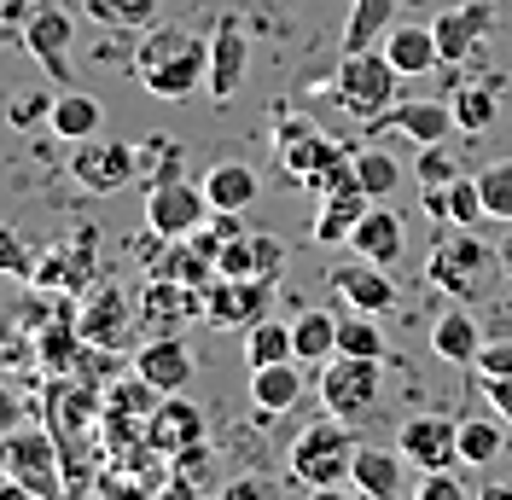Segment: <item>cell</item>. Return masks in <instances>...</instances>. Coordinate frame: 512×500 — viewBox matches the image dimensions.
Here are the masks:
<instances>
[{
  "instance_id": "6da1fadb",
  "label": "cell",
  "mask_w": 512,
  "mask_h": 500,
  "mask_svg": "<svg viewBox=\"0 0 512 500\" xmlns=\"http://www.w3.org/2000/svg\"><path fill=\"white\" fill-rule=\"evenodd\" d=\"M128 70L152 99H187L210 82V41L181 24H152V30H140Z\"/></svg>"
},
{
  "instance_id": "7a4b0ae2",
  "label": "cell",
  "mask_w": 512,
  "mask_h": 500,
  "mask_svg": "<svg viewBox=\"0 0 512 500\" xmlns=\"http://www.w3.org/2000/svg\"><path fill=\"white\" fill-rule=\"evenodd\" d=\"M507 268V256L495 245H483L472 227H460V233H448L443 245L431 250V262H425V280L448 291L454 303H478L495 291V274Z\"/></svg>"
},
{
  "instance_id": "3957f363",
  "label": "cell",
  "mask_w": 512,
  "mask_h": 500,
  "mask_svg": "<svg viewBox=\"0 0 512 500\" xmlns=\"http://www.w3.org/2000/svg\"><path fill=\"white\" fill-rule=\"evenodd\" d=\"M355 448H361L355 425H350V419H338V413H326V419H315V425H303V431H297V442H291V454H286V471L303 483V489L350 483Z\"/></svg>"
},
{
  "instance_id": "277c9868",
  "label": "cell",
  "mask_w": 512,
  "mask_h": 500,
  "mask_svg": "<svg viewBox=\"0 0 512 500\" xmlns=\"http://www.w3.org/2000/svg\"><path fill=\"white\" fill-rule=\"evenodd\" d=\"M396 88H402V70L384 59V47H367V53H344L338 70H332V99L361 117V123H379L384 111L396 105Z\"/></svg>"
},
{
  "instance_id": "5b68a950",
  "label": "cell",
  "mask_w": 512,
  "mask_h": 500,
  "mask_svg": "<svg viewBox=\"0 0 512 500\" xmlns=\"http://www.w3.org/2000/svg\"><path fill=\"white\" fill-rule=\"evenodd\" d=\"M0 471H6L12 483H24L30 495H41V500L70 495L53 425H18V431H6V437H0Z\"/></svg>"
},
{
  "instance_id": "8992f818",
  "label": "cell",
  "mask_w": 512,
  "mask_h": 500,
  "mask_svg": "<svg viewBox=\"0 0 512 500\" xmlns=\"http://www.w3.org/2000/svg\"><path fill=\"white\" fill-rule=\"evenodd\" d=\"M379 390H384V367L373 355H332L320 367V402H326V413H338L350 425H361L379 407Z\"/></svg>"
},
{
  "instance_id": "52a82bcc",
  "label": "cell",
  "mask_w": 512,
  "mask_h": 500,
  "mask_svg": "<svg viewBox=\"0 0 512 500\" xmlns=\"http://www.w3.org/2000/svg\"><path fill=\"white\" fill-rule=\"evenodd\" d=\"M268 303H274V280H262V274H251V280L216 274L204 285V320L216 332H251L256 320H268Z\"/></svg>"
},
{
  "instance_id": "ba28073f",
  "label": "cell",
  "mask_w": 512,
  "mask_h": 500,
  "mask_svg": "<svg viewBox=\"0 0 512 500\" xmlns=\"http://www.w3.org/2000/svg\"><path fill=\"white\" fill-rule=\"evenodd\" d=\"M70 175H76V187L82 192H123L134 175H140V146H128V140H76V157H70Z\"/></svg>"
},
{
  "instance_id": "9c48e42d",
  "label": "cell",
  "mask_w": 512,
  "mask_h": 500,
  "mask_svg": "<svg viewBox=\"0 0 512 500\" xmlns=\"http://www.w3.org/2000/svg\"><path fill=\"white\" fill-rule=\"evenodd\" d=\"M396 448H402V460L414 471L460 466V419H448V413H414V419H402Z\"/></svg>"
},
{
  "instance_id": "30bf717a",
  "label": "cell",
  "mask_w": 512,
  "mask_h": 500,
  "mask_svg": "<svg viewBox=\"0 0 512 500\" xmlns=\"http://www.w3.org/2000/svg\"><path fill=\"white\" fill-rule=\"evenodd\" d=\"M204 221H210V198H204V187H192L187 175L163 181V187H146V227L158 239H192Z\"/></svg>"
},
{
  "instance_id": "8fae6325",
  "label": "cell",
  "mask_w": 512,
  "mask_h": 500,
  "mask_svg": "<svg viewBox=\"0 0 512 500\" xmlns=\"http://www.w3.org/2000/svg\"><path fill=\"white\" fill-rule=\"evenodd\" d=\"M134 314H140V309H128V291H123V285H111V280L88 285V291H82V309H76L82 344H88V349H123Z\"/></svg>"
},
{
  "instance_id": "7c38bea8",
  "label": "cell",
  "mask_w": 512,
  "mask_h": 500,
  "mask_svg": "<svg viewBox=\"0 0 512 500\" xmlns=\"http://www.w3.org/2000/svg\"><path fill=\"white\" fill-rule=\"evenodd\" d=\"M70 35H76V18H70L64 6H30V18H24V47H30V59L47 70L53 88L70 82Z\"/></svg>"
},
{
  "instance_id": "4fadbf2b",
  "label": "cell",
  "mask_w": 512,
  "mask_h": 500,
  "mask_svg": "<svg viewBox=\"0 0 512 500\" xmlns=\"http://www.w3.org/2000/svg\"><path fill=\"white\" fill-rule=\"evenodd\" d=\"M204 314V291L198 285H181V280H158L140 291V326L152 332V338H181V326Z\"/></svg>"
},
{
  "instance_id": "5bb4252c",
  "label": "cell",
  "mask_w": 512,
  "mask_h": 500,
  "mask_svg": "<svg viewBox=\"0 0 512 500\" xmlns=\"http://www.w3.org/2000/svg\"><path fill=\"white\" fill-rule=\"evenodd\" d=\"M245 76H251V35H245L239 18H222L216 35H210V82H204V94L227 105L245 88Z\"/></svg>"
},
{
  "instance_id": "9a60e30c",
  "label": "cell",
  "mask_w": 512,
  "mask_h": 500,
  "mask_svg": "<svg viewBox=\"0 0 512 500\" xmlns=\"http://www.w3.org/2000/svg\"><path fill=\"white\" fill-rule=\"evenodd\" d=\"M274 152H280V169H286L291 181H297V187H309V181H315V169L338 152V146H332L309 117H280V128H274Z\"/></svg>"
},
{
  "instance_id": "2e32d148",
  "label": "cell",
  "mask_w": 512,
  "mask_h": 500,
  "mask_svg": "<svg viewBox=\"0 0 512 500\" xmlns=\"http://www.w3.org/2000/svg\"><path fill=\"white\" fill-rule=\"evenodd\" d=\"M94 233L82 227V233H70L64 245H53L41 262H35V285H53L59 297H76V291H88L94 280Z\"/></svg>"
},
{
  "instance_id": "e0dca14e",
  "label": "cell",
  "mask_w": 512,
  "mask_h": 500,
  "mask_svg": "<svg viewBox=\"0 0 512 500\" xmlns=\"http://www.w3.org/2000/svg\"><path fill=\"white\" fill-rule=\"evenodd\" d=\"M192 442H204V407L187 402V390H181V396H163L158 413L146 419V448L163 454V460H175Z\"/></svg>"
},
{
  "instance_id": "ac0fdd59",
  "label": "cell",
  "mask_w": 512,
  "mask_h": 500,
  "mask_svg": "<svg viewBox=\"0 0 512 500\" xmlns=\"http://www.w3.org/2000/svg\"><path fill=\"white\" fill-rule=\"evenodd\" d=\"M134 373L146 378L152 390H163V396H181L192 384V349L181 338H146L134 349Z\"/></svg>"
},
{
  "instance_id": "d6986e66",
  "label": "cell",
  "mask_w": 512,
  "mask_h": 500,
  "mask_svg": "<svg viewBox=\"0 0 512 500\" xmlns=\"http://www.w3.org/2000/svg\"><path fill=\"white\" fill-rule=\"evenodd\" d=\"M332 291L350 303V309H367V314H384L396 309V280H390V268L379 262H344V268H332Z\"/></svg>"
},
{
  "instance_id": "ffe728a7",
  "label": "cell",
  "mask_w": 512,
  "mask_h": 500,
  "mask_svg": "<svg viewBox=\"0 0 512 500\" xmlns=\"http://www.w3.org/2000/svg\"><path fill=\"white\" fill-rule=\"evenodd\" d=\"M350 250H355V256H367V262H379V268L402 262V250H408V227H402V216L390 210V198H384V204H373L367 216L355 221Z\"/></svg>"
},
{
  "instance_id": "44dd1931",
  "label": "cell",
  "mask_w": 512,
  "mask_h": 500,
  "mask_svg": "<svg viewBox=\"0 0 512 500\" xmlns=\"http://www.w3.org/2000/svg\"><path fill=\"white\" fill-rule=\"evenodd\" d=\"M402 471H408L402 448L361 442V448H355V466H350V483L361 489V495H373V500H396L402 495Z\"/></svg>"
},
{
  "instance_id": "7402d4cb",
  "label": "cell",
  "mask_w": 512,
  "mask_h": 500,
  "mask_svg": "<svg viewBox=\"0 0 512 500\" xmlns=\"http://www.w3.org/2000/svg\"><path fill=\"white\" fill-rule=\"evenodd\" d=\"M384 59L396 64L402 76H431V70L443 64L437 30H431V24H390V30H384Z\"/></svg>"
},
{
  "instance_id": "603a6c76",
  "label": "cell",
  "mask_w": 512,
  "mask_h": 500,
  "mask_svg": "<svg viewBox=\"0 0 512 500\" xmlns=\"http://www.w3.org/2000/svg\"><path fill=\"white\" fill-rule=\"evenodd\" d=\"M478 349H483L478 314L472 309L437 314V326H431V355H437V361H448V367H478Z\"/></svg>"
},
{
  "instance_id": "cb8c5ba5",
  "label": "cell",
  "mask_w": 512,
  "mask_h": 500,
  "mask_svg": "<svg viewBox=\"0 0 512 500\" xmlns=\"http://www.w3.org/2000/svg\"><path fill=\"white\" fill-rule=\"evenodd\" d=\"M384 123L402 128L414 146H443L448 128H454V105H437V99H396L384 111Z\"/></svg>"
},
{
  "instance_id": "d4e9b609",
  "label": "cell",
  "mask_w": 512,
  "mask_h": 500,
  "mask_svg": "<svg viewBox=\"0 0 512 500\" xmlns=\"http://www.w3.org/2000/svg\"><path fill=\"white\" fill-rule=\"evenodd\" d=\"M373 210V198L355 187H338V192H326L320 198V216H315V245H350V233H355V221Z\"/></svg>"
},
{
  "instance_id": "484cf974",
  "label": "cell",
  "mask_w": 512,
  "mask_h": 500,
  "mask_svg": "<svg viewBox=\"0 0 512 500\" xmlns=\"http://www.w3.org/2000/svg\"><path fill=\"white\" fill-rule=\"evenodd\" d=\"M204 198H210V210H251L256 192H262V181H256L251 163H239V157H227V163H216V169H204Z\"/></svg>"
},
{
  "instance_id": "4316f807",
  "label": "cell",
  "mask_w": 512,
  "mask_h": 500,
  "mask_svg": "<svg viewBox=\"0 0 512 500\" xmlns=\"http://www.w3.org/2000/svg\"><path fill=\"white\" fill-rule=\"evenodd\" d=\"M303 361H274V367H251V402L256 413H291V407L303 402V373H297Z\"/></svg>"
},
{
  "instance_id": "83f0119b",
  "label": "cell",
  "mask_w": 512,
  "mask_h": 500,
  "mask_svg": "<svg viewBox=\"0 0 512 500\" xmlns=\"http://www.w3.org/2000/svg\"><path fill=\"white\" fill-rule=\"evenodd\" d=\"M99 123H105V105H99L94 94H76V88H59L53 94V117H47V128L59 134V140H94Z\"/></svg>"
},
{
  "instance_id": "f1b7e54d",
  "label": "cell",
  "mask_w": 512,
  "mask_h": 500,
  "mask_svg": "<svg viewBox=\"0 0 512 500\" xmlns=\"http://www.w3.org/2000/svg\"><path fill=\"white\" fill-rule=\"evenodd\" d=\"M431 30H437L443 64H460V59H466V53L483 41V30H489V12L472 0V6H460V12H437V18H431Z\"/></svg>"
},
{
  "instance_id": "f546056e",
  "label": "cell",
  "mask_w": 512,
  "mask_h": 500,
  "mask_svg": "<svg viewBox=\"0 0 512 500\" xmlns=\"http://www.w3.org/2000/svg\"><path fill=\"white\" fill-rule=\"evenodd\" d=\"M291 344H297V361H309V367H326V361L338 355V314L303 309L297 320H291Z\"/></svg>"
},
{
  "instance_id": "4dcf8cb0",
  "label": "cell",
  "mask_w": 512,
  "mask_h": 500,
  "mask_svg": "<svg viewBox=\"0 0 512 500\" xmlns=\"http://www.w3.org/2000/svg\"><path fill=\"white\" fill-rule=\"evenodd\" d=\"M396 24V0H350V24H344V53L379 47V35Z\"/></svg>"
},
{
  "instance_id": "1f68e13d",
  "label": "cell",
  "mask_w": 512,
  "mask_h": 500,
  "mask_svg": "<svg viewBox=\"0 0 512 500\" xmlns=\"http://www.w3.org/2000/svg\"><path fill=\"white\" fill-rule=\"evenodd\" d=\"M402 175H408V169H402V163H396L390 152H379V146H367V152H355V187L367 192L373 204H384L390 192L402 187Z\"/></svg>"
},
{
  "instance_id": "d6a6232c",
  "label": "cell",
  "mask_w": 512,
  "mask_h": 500,
  "mask_svg": "<svg viewBox=\"0 0 512 500\" xmlns=\"http://www.w3.org/2000/svg\"><path fill=\"white\" fill-rule=\"evenodd\" d=\"M245 355H251V367H274V361H297V344H291V326L286 320H256L251 332H245Z\"/></svg>"
},
{
  "instance_id": "836d02e7",
  "label": "cell",
  "mask_w": 512,
  "mask_h": 500,
  "mask_svg": "<svg viewBox=\"0 0 512 500\" xmlns=\"http://www.w3.org/2000/svg\"><path fill=\"white\" fill-rule=\"evenodd\" d=\"M88 18L99 30H152L158 24V0H88Z\"/></svg>"
},
{
  "instance_id": "e575fe53",
  "label": "cell",
  "mask_w": 512,
  "mask_h": 500,
  "mask_svg": "<svg viewBox=\"0 0 512 500\" xmlns=\"http://www.w3.org/2000/svg\"><path fill=\"white\" fill-rule=\"evenodd\" d=\"M338 355H373V361H384V326H379V314H367V309L338 314Z\"/></svg>"
},
{
  "instance_id": "d590c367",
  "label": "cell",
  "mask_w": 512,
  "mask_h": 500,
  "mask_svg": "<svg viewBox=\"0 0 512 500\" xmlns=\"http://www.w3.org/2000/svg\"><path fill=\"white\" fill-rule=\"evenodd\" d=\"M501 425L495 419H460V466H489V460H501Z\"/></svg>"
},
{
  "instance_id": "8d00e7d4",
  "label": "cell",
  "mask_w": 512,
  "mask_h": 500,
  "mask_svg": "<svg viewBox=\"0 0 512 500\" xmlns=\"http://www.w3.org/2000/svg\"><path fill=\"white\" fill-rule=\"evenodd\" d=\"M478 192H483L489 221H507V227H512V157L483 163V169H478Z\"/></svg>"
},
{
  "instance_id": "74e56055",
  "label": "cell",
  "mask_w": 512,
  "mask_h": 500,
  "mask_svg": "<svg viewBox=\"0 0 512 500\" xmlns=\"http://www.w3.org/2000/svg\"><path fill=\"white\" fill-rule=\"evenodd\" d=\"M140 175H146V187L181 181V175H187V152H181L175 140H146V146H140Z\"/></svg>"
},
{
  "instance_id": "f35d334b",
  "label": "cell",
  "mask_w": 512,
  "mask_h": 500,
  "mask_svg": "<svg viewBox=\"0 0 512 500\" xmlns=\"http://www.w3.org/2000/svg\"><path fill=\"white\" fill-rule=\"evenodd\" d=\"M483 216H489V210H483L478 175H454V181H448V227H478Z\"/></svg>"
},
{
  "instance_id": "ab89813d",
  "label": "cell",
  "mask_w": 512,
  "mask_h": 500,
  "mask_svg": "<svg viewBox=\"0 0 512 500\" xmlns=\"http://www.w3.org/2000/svg\"><path fill=\"white\" fill-rule=\"evenodd\" d=\"M35 245L18 227H0V280H35Z\"/></svg>"
},
{
  "instance_id": "60d3db41",
  "label": "cell",
  "mask_w": 512,
  "mask_h": 500,
  "mask_svg": "<svg viewBox=\"0 0 512 500\" xmlns=\"http://www.w3.org/2000/svg\"><path fill=\"white\" fill-rule=\"evenodd\" d=\"M489 123H495V94L489 88H460V99H454V128L460 134H483Z\"/></svg>"
},
{
  "instance_id": "b9f144b4",
  "label": "cell",
  "mask_w": 512,
  "mask_h": 500,
  "mask_svg": "<svg viewBox=\"0 0 512 500\" xmlns=\"http://www.w3.org/2000/svg\"><path fill=\"white\" fill-rule=\"evenodd\" d=\"M216 274H227V280H251V274H256L251 233H239V239H227V245L216 250Z\"/></svg>"
},
{
  "instance_id": "7bdbcfd3",
  "label": "cell",
  "mask_w": 512,
  "mask_h": 500,
  "mask_svg": "<svg viewBox=\"0 0 512 500\" xmlns=\"http://www.w3.org/2000/svg\"><path fill=\"white\" fill-rule=\"evenodd\" d=\"M47 117H53V99H47V88L6 99V123H12V128H35V123H47Z\"/></svg>"
},
{
  "instance_id": "ee69618b",
  "label": "cell",
  "mask_w": 512,
  "mask_h": 500,
  "mask_svg": "<svg viewBox=\"0 0 512 500\" xmlns=\"http://www.w3.org/2000/svg\"><path fill=\"white\" fill-rule=\"evenodd\" d=\"M414 500H472V489L454 477V466H448V471H419Z\"/></svg>"
},
{
  "instance_id": "f6af8a7d",
  "label": "cell",
  "mask_w": 512,
  "mask_h": 500,
  "mask_svg": "<svg viewBox=\"0 0 512 500\" xmlns=\"http://www.w3.org/2000/svg\"><path fill=\"white\" fill-rule=\"evenodd\" d=\"M216 500H280V477H262V471H245V477H233L222 483V495Z\"/></svg>"
},
{
  "instance_id": "bcb514c9",
  "label": "cell",
  "mask_w": 512,
  "mask_h": 500,
  "mask_svg": "<svg viewBox=\"0 0 512 500\" xmlns=\"http://www.w3.org/2000/svg\"><path fill=\"white\" fill-rule=\"evenodd\" d=\"M454 175H460V163L443 146H419V187H448Z\"/></svg>"
},
{
  "instance_id": "7dc6e473",
  "label": "cell",
  "mask_w": 512,
  "mask_h": 500,
  "mask_svg": "<svg viewBox=\"0 0 512 500\" xmlns=\"http://www.w3.org/2000/svg\"><path fill=\"white\" fill-rule=\"evenodd\" d=\"M251 245H256V274L262 280H280L286 274V245L274 233H251Z\"/></svg>"
},
{
  "instance_id": "c3c4849f",
  "label": "cell",
  "mask_w": 512,
  "mask_h": 500,
  "mask_svg": "<svg viewBox=\"0 0 512 500\" xmlns=\"http://www.w3.org/2000/svg\"><path fill=\"white\" fill-rule=\"evenodd\" d=\"M512 373V338H495V344L478 349V378H501Z\"/></svg>"
},
{
  "instance_id": "681fc988",
  "label": "cell",
  "mask_w": 512,
  "mask_h": 500,
  "mask_svg": "<svg viewBox=\"0 0 512 500\" xmlns=\"http://www.w3.org/2000/svg\"><path fill=\"white\" fill-rule=\"evenodd\" d=\"M169 471H181V477H192V483H204V477H210V448H204V442L181 448V454L169 460Z\"/></svg>"
},
{
  "instance_id": "f907efd6",
  "label": "cell",
  "mask_w": 512,
  "mask_h": 500,
  "mask_svg": "<svg viewBox=\"0 0 512 500\" xmlns=\"http://www.w3.org/2000/svg\"><path fill=\"white\" fill-rule=\"evenodd\" d=\"M158 500H204V483H192V477H181V471H169L158 483Z\"/></svg>"
},
{
  "instance_id": "816d5d0a",
  "label": "cell",
  "mask_w": 512,
  "mask_h": 500,
  "mask_svg": "<svg viewBox=\"0 0 512 500\" xmlns=\"http://www.w3.org/2000/svg\"><path fill=\"white\" fill-rule=\"evenodd\" d=\"M483 396H489V402H495V413H501V419L512 425V373H501V378H483Z\"/></svg>"
},
{
  "instance_id": "f5cc1de1",
  "label": "cell",
  "mask_w": 512,
  "mask_h": 500,
  "mask_svg": "<svg viewBox=\"0 0 512 500\" xmlns=\"http://www.w3.org/2000/svg\"><path fill=\"white\" fill-rule=\"evenodd\" d=\"M18 425H24V407H18V396H6V390H0V437H6V431H18Z\"/></svg>"
},
{
  "instance_id": "db71d44e",
  "label": "cell",
  "mask_w": 512,
  "mask_h": 500,
  "mask_svg": "<svg viewBox=\"0 0 512 500\" xmlns=\"http://www.w3.org/2000/svg\"><path fill=\"white\" fill-rule=\"evenodd\" d=\"M309 500H361L355 483H326V489H309Z\"/></svg>"
},
{
  "instance_id": "11a10c76",
  "label": "cell",
  "mask_w": 512,
  "mask_h": 500,
  "mask_svg": "<svg viewBox=\"0 0 512 500\" xmlns=\"http://www.w3.org/2000/svg\"><path fill=\"white\" fill-rule=\"evenodd\" d=\"M0 500H41V495H30L24 483H12V477H0Z\"/></svg>"
},
{
  "instance_id": "9f6ffc18",
  "label": "cell",
  "mask_w": 512,
  "mask_h": 500,
  "mask_svg": "<svg viewBox=\"0 0 512 500\" xmlns=\"http://www.w3.org/2000/svg\"><path fill=\"white\" fill-rule=\"evenodd\" d=\"M478 500H512V483H483Z\"/></svg>"
},
{
  "instance_id": "6f0895ef",
  "label": "cell",
  "mask_w": 512,
  "mask_h": 500,
  "mask_svg": "<svg viewBox=\"0 0 512 500\" xmlns=\"http://www.w3.org/2000/svg\"><path fill=\"white\" fill-rule=\"evenodd\" d=\"M6 361H12V355H6V344H0V367H6Z\"/></svg>"
},
{
  "instance_id": "680465c9",
  "label": "cell",
  "mask_w": 512,
  "mask_h": 500,
  "mask_svg": "<svg viewBox=\"0 0 512 500\" xmlns=\"http://www.w3.org/2000/svg\"><path fill=\"white\" fill-rule=\"evenodd\" d=\"M501 256H507V268H512V245H507V250H501Z\"/></svg>"
},
{
  "instance_id": "91938a15",
  "label": "cell",
  "mask_w": 512,
  "mask_h": 500,
  "mask_svg": "<svg viewBox=\"0 0 512 500\" xmlns=\"http://www.w3.org/2000/svg\"><path fill=\"white\" fill-rule=\"evenodd\" d=\"M0 111H6V94H0Z\"/></svg>"
}]
</instances>
